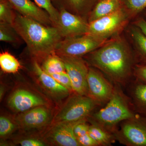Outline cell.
<instances>
[{"label": "cell", "instance_id": "cell-1", "mask_svg": "<svg viewBox=\"0 0 146 146\" xmlns=\"http://www.w3.org/2000/svg\"><path fill=\"white\" fill-rule=\"evenodd\" d=\"M83 58L114 84L126 88L134 79L133 70L138 60L131 47L120 35Z\"/></svg>", "mask_w": 146, "mask_h": 146}, {"label": "cell", "instance_id": "cell-2", "mask_svg": "<svg viewBox=\"0 0 146 146\" xmlns=\"http://www.w3.org/2000/svg\"><path fill=\"white\" fill-rule=\"evenodd\" d=\"M13 25L26 44L31 59L39 64L55 52L58 45L63 39L56 27L45 25L17 12Z\"/></svg>", "mask_w": 146, "mask_h": 146}, {"label": "cell", "instance_id": "cell-3", "mask_svg": "<svg viewBox=\"0 0 146 146\" xmlns=\"http://www.w3.org/2000/svg\"><path fill=\"white\" fill-rule=\"evenodd\" d=\"M122 88L114 84L113 94L106 106L92 113L87 119L88 122L113 134L117 130L120 123L137 115L130 98Z\"/></svg>", "mask_w": 146, "mask_h": 146}, {"label": "cell", "instance_id": "cell-4", "mask_svg": "<svg viewBox=\"0 0 146 146\" xmlns=\"http://www.w3.org/2000/svg\"><path fill=\"white\" fill-rule=\"evenodd\" d=\"M100 105L90 97L72 92L54 116L52 122H76L87 119Z\"/></svg>", "mask_w": 146, "mask_h": 146}, {"label": "cell", "instance_id": "cell-5", "mask_svg": "<svg viewBox=\"0 0 146 146\" xmlns=\"http://www.w3.org/2000/svg\"><path fill=\"white\" fill-rule=\"evenodd\" d=\"M131 20L122 8L89 23L88 34L106 39L119 35Z\"/></svg>", "mask_w": 146, "mask_h": 146}, {"label": "cell", "instance_id": "cell-6", "mask_svg": "<svg viewBox=\"0 0 146 146\" xmlns=\"http://www.w3.org/2000/svg\"><path fill=\"white\" fill-rule=\"evenodd\" d=\"M108 40L89 34L65 38L58 45L55 52L59 56L83 57L98 48Z\"/></svg>", "mask_w": 146, "mask_h": 146}, {"label": "cell", "instance_id": "cell-7", "mask_svg": "<svg viewBox=\"0 0 146 146\" xmlns=\"http://www.w3.org/2000/svg\"><path fill=\"white\" fill-rule=\"evenodd\" d=\"M119 125L113 133L116 141L127 146H146V117L137 114Z\"/></svg>", "mask_w": 146, "mask_h": 146}, {"label": "cell", "instance_id": "cell-8", "mask_svg": "<svg viewBox=\"0 0 146 146\" xmlns=\"http://www.w3.org/2000/svg\"><path fill=\"white\" fill-rule=\"evenodd\" d=\"M54 116L50 106H42L18 113L14 118L19 129L28 132L46 129L52 122Z\"/></svg>", "mask_w": 146, "mask_h": 146}, {"label": "cell", "instance_id": "cell-9", "mask_svg": "<svg viewBox=\"0 0 146 146\" xmlns=\"http://www.w3.org/2000/svg\"><path fill=\"white\" fill-rule=\"evenodd\" d=\"M59 56L70 78L73 92L89 96L87 76L89 66L86 60L83 57Z\"/></svg>", "mask_w": 146, "mask_h": 146}, {"label": "cell", "instance_id": "cell-10", "mask_svg": "<svg viewBox=\"0 0 146 146\" xmlns=\"http://www.w3.org/2000/svg\"><path fill=\"white\" fill-rule=\"evenodd\" d=\"M82 121L52 122L45 129L41 137L48 145L79 146L74 129L76 125Z\"/></svg>", "mask_w": 146, "mask_h": 146}, {"label": "cell", "instance_id": "cell-11", "mask_svg": "<svg viewBox=\"0 0 146 146\" xmlns=\"http://www.w3.org/2000/svg\"><path fill=\"white\" fill-rule=\"evenodd\" d=\"M89 96L100 106L106 104L112 96L114 84L99 70L89 66L87 76Z\"/></svg>", "mask_w": 146, "mask_h": 146}, {"label": "cell", "instance_id": "cell-12", "mask_svg": "<svg viewBox=\"0 0 146 146\" xmlns=\"http://www.w3.org/2000/svg\"><path fill=\"white\" fill-rule=\"evenodd\" d=\"M7 104L11 110L18 113L37 106H50L49 103L44 97L25 88L14 90L9 97Z\"/></svg>", "mask_w": 146, "mask_h": 146}, {"label": "cell", "instance_id": "cell-13", "mask_svg": "<svg viewBox=\"0 0 146 146\" xmlns=\"http://www.w3.org/2000/svg\"><path fill=\"white\" fill-rule=\"evenodd\" d=\"M59 16L56 27L63 39L88 34L89 23L86 19L58 7Z\"/></svg>", "mask_w": 146, "mask_h": 146}, {"label": "cell", "instance_id": "cell-14", "mask_svg": "<svg viewBox=\"0 0 146 146\" xmlns=\"http://www.w3.org/2000/svg\"><path fill=\"white\" fill-rule=\"evenodd\" d=\"M32 69L43 89L55 99H63L69 96L70 91L58 83L51 76L43 70L36 60L32 59Z\"/></svg>", "mask_w": 146, "mask_h": 146}, {"label": "cell", "instance_id": "cell-15", "mask_svg": "<svg viewBox=\"0 0 146 146\" xmlns=\"http://www.w3.org/2000/svg\"><path fill=\"white\" fill-rule=\"evenodd\" d=\"M17 13L45 25L54 26L49 15L31 0H8Z\"/></svg>", "mask_w": 146, "mask_h": 146}, {"label": "cell", "instance_id": "cell-16", "mask_svg": "<svg viewBox=\"0 0 146 146\" xmlns=\"http://www.w3.org/2000/svg\"><path fill=\"white\" fill-rule=\"evenodd\" d=\"M126 88L135 112L146 117V84L134 79Z\"/></svg>", "mask_w": 146, "mask_h": 146}, {"label": "cell", "instance_id": "cell-17", "mask_svg": "<svg viewBox=\"0 0 146 146\" xmlns=\"http://www.w3.org/2000/svg\"><path fill=\"white\" fill-rule=\"evenodd\" d=\"M100 0H55L58 8L62 7L88 21L91 11Z\"/></svg>", "mask_w": 146, "mask_h": 146}, {"label": "cell", "instance_id": "cell-18", "mask_svg": "<svg viewBox=\"0 0 146 146\" xmlns=\"http://www.w3.org/2000/svg\"><path fill=\"white\" fill-rule=\"evenodd\" d=\"M127 30L131 48L138 63L146 64V35L132 24Z\"/></svg>", "mask_w": 146, "mask_h": 146}, {"label": "cell", "instance_id": "cell-19", "mask_svg": "<svg viewBox=\"0 0 146 146\" xmlns=\"http://www.w3.org/2000/svg\"><path fill=\"white\" fill-rule=\"evenodd\" d=\"M121 8L120 0H100L89 14L88 23L108 16Z\"/></svg>", "mask_w": 146, "mask_h": 146}, {"label": "cell", "instance_id": "cell-20", "mask_svg": "<svg viewBox=\"0 0 146 146\" xmlns=\"http://www.w3.org/2000/svg\"><path fill=\"white\" fill-rule=\"evenodd\" d=\"M0 41L15 46L24 42L13 25L2 22H0Z\"/></svg>", "mask_w": 146, "mask_h": 146}, {"label": "cell", "instance_id": "cell-21", "mask_svg": "<svg viewBox=\"0 0 146 146\" xmlns=\"http://www.w3.org/2000/svg\"><path fill=\"white\" fill-rule=\"evenodd\" d=\"M88 133L99 146H111L116 141L113 134L95 125H90Z\"/></svg>", "mask_w": 146, "mask_h": 146}, {"label": "cell", "instance_id": "cell-22", "mask_svg": "<svg viewBox=\"0 0 146 146\" xmlns=\"http://www.w3.org/2000/svg\"><path fill=\"white\" fill-rule=\"evenodd\" d=\"M40 65L43 70L49 75L66 72L63 60L55 52L45 58Z\"/></svg>", "mask_w": 146, "mask_h": 146}, {"label": "cell", "instance_id": "cell-23", "mask_svg": "<svg viewBox=\"0 0 146 146\" xmlns=\"http://www.w3.org/2000/svg\"><path fill=\"white\" fill-rule=\"evenodd\" d=\"M0 67L4 73L16 74L21 69L22 66L14 56L9 52L4 51L0 54Z\"/></svg>", "mask_w": 146, "mask_h": 146}, {"label": "cell", "instance_id": "cell-24", "mask_svg": "<svg viewBox=\"0 0 146 146\" xmlns=\"http://www.w3.org/2000/svg\"><path fill=\"white\" fill-rule=\"evenodd\" d=\"M19 129V127L15 118L5 115L0 117V138L1 141L8 139L16 130Z\"/></svg>", "mask_w": 146, "mask_h": 146}, {"label": "cell", "instance_id": "cell-25", "mask_svg": "<svg viewBox=\"0 0 146 146\" xmlns=\"http://www.w3.org/2000/svg\"><path fill=\"white\" fill-rule=\"evenodd\" d=\"M122 8L131 19L135 18L146 9V0H120Z\"/></svg>", "mask_w": 146, "mask_h": 146}, {"label": "cell", "instance_id": "cell-26", "mask_svg": "<svg viewBox=\"0 0 146 146\" xmlns=\"http://www.w3.org/2000/svg\"><path fill=\"white\" fill-rule=\"evenodd\" d=\"M39 7L44 9L49 15L54 26L57 27L59 20V10L54 5L55 0H34Z\"/></svg>", "mask_w": 146, "mask_h": 146}, {"label": "cell", "instance_id": "cell-27", "mask_svg": "<svg viewBox=\"0 0 146 146\" xmlns=\"http://www.w3.org/2000/svg\"><path fill=\"white\" fill-rule=\"evenodd\" d=\"M16 11L8 0H0V22L13 25Z\"/></svg>", "mask_w": 146, "mask_h": 146}, {"label": "cell", "instance_id": "cell-28", "mask_svg": "<svg viewBox=\"0 0 146 146\" xmlns=\"http://www.w3.org/2000/svg\"><path fill=\"white\" fill-rule=\"evenodd\" d=\"M13 143L22 146H48L42 137L37 136H22L14 139Z\"/></svg>", "mask_w": 146, "mask_h": 146}, {"label": "cell", "instance_id": "cell-29", "mask_svg": "<svg viewBox=\"0 0 146 146\" xmlns=\"http://www.w3.org/2000/svg\"><path fill=\"white\" fill-rule=\"evenodd\" d=\"M50 75L58 83L68 89L71 93L73 92L70 78L66 72L52 74Z\"/></svg>", "mask_w": 146, "mask_h": 146}, {"label": "cell", "instance_id": "cell-30", "mask_svg": "<svg viewBox=\"0 0 146 146\" xmlns=\"http://www.w3.org/2000/svg\"><path fill=\"white\" fill-rule=\"evenodd\" d=\"M135 79L146 84V64L137 63L133 70Z\"/></svg>", "mask_w": 146, "mask_h": 146}, {"label": "cell", "instance_id": "cell-31", "mask_svg": "<svg viewBox=\"0 0 146 146\" xmlns=\"http://www.w3.org/2000/svg\"><path fill=\"white\" fill-rule=\"evenodd\" d=\"M87 120H84L76 125L74 129V133L76 138L83 136L88 133L89 126L87 123Z\"/></svg>", "mask_w": 146, "mask_h": 146}, {"label": "cell", "instance_id": "cell-32", "mask_svg": "<svg viewBox=\"0 0 146 146\" xmlns=\"http://www.w3.org/2000/svg\"><path fill=\"white\" fill-rule=\"evenodd\" d=\"M76 139L79 146H99L88 133L78 137Z\"/></svg>", "mask_w": 146, "mask_h": 146}, {"label": "cell", "instance_id": "cell-33", "mask_svg": "<svg viewBox=\"0 0 146 146\" xmlns=\"http://www.w3.org/2000/svg\"><path fill=\"white\" fill-rule=\"evenodd\" d=\"M142 31L146 35V20L143 16H138L132 23Z\"/></svg>", "mask_w": 146, "mask_h": 146}, {"label": "cell", "instance_id": "cell-34", "mask_svg": "<svg viewBox=\"0 0 146 146\" xmlns=\"http://www.w3.org/2000/svg\"><path fill=\"white\" fill-rule=\"evenodd\" d=\"M6 87L5 85L3 83H1V86H0V100L1 101L3 100V97L4 96L5 94Z\"/></svg>", "mask_w": 146, "mask_h": 146}, {"label": "cell", "instance_id": "cell-35", "mask_svg": "<svg viewBox=\"0 0 146 146\" xmlns=\"http://www.w3.org/2000/svg\"><path fill=\"white\" fill-rule=\"evenodd\" d=\"M142 16L146 20V9L143 11L142 13Z\"/></svg>", "mask_w": 146, "mask_h": 146}]
</instances>
